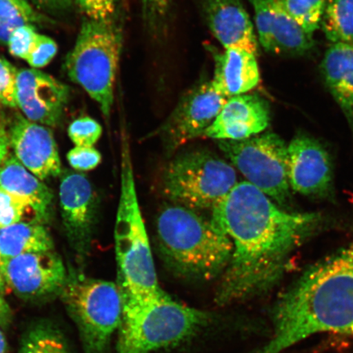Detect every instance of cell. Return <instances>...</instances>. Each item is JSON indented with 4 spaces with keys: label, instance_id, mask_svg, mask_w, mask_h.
<instances>
[{
    "label": "cell",
    "instance_id": "7a4b0ae2",
    "mask_svg": "<svg viewBox=\"0 0 353 353\" xmlns=\"http://www.w3.org/2000/svg\"><path fill=\"white\" fill-rule=\"evenodd\" d=\"M259 353H282L313 335L353 332V239L307 269L282 295Z\"/></svg>",
    "mask_w": 353,
    "mask_h": 353
},
{
    "label": "cell",
    "instance_id": "74e56055",
    "mask_svg": "<svg viewBox=\"0 0 353 353\" xmlns=\"http://www.w3.org/2000/svg\"><path fill=\"white\" fill-rule=\"evenodd\" d=\"M6 279H4V263L0 256V293H3L6 290Z\"/></svg>",
    "mask_w": 353,
    "mask_h": 353
},
{
    "label": "cell",
    "instance_id": "1f68e13d",
    "mask_svg": "<svg viewBox=\"0 0 353 353\" xmlns=\"http://www.w3.org/2000/svg\"><path fill=\"white\" fill-rule=\"evenodd\" d=\"M57 50L59 48L54 39L47 35L39 34L26 61L33 69L43 68L54 59Z\"/></svg>",
    "mask_w": 353,
    "mask_h": 353
},
{
    "label": "cell",
    "instance_id": "f35d334b",
    "mask_svg": "<svg viewBox=\"0 0 353 353\" xmlns=\"http://www.w3.org/2000/svg\"><path fill=\"white\" fill-rule=\"evenodd\" d=\"M7 351V342L6 339L1 329H0V353H6Z\"/></svg>",
    "mask_w": 353,
    "mask_h": 353
},
{
    "label": "cell",
    "instance_id": "f546056e",
    "mask_svg": "<svg viewBox=\"0 0 353 353\" xmlns=\"http://www.w3.org/2000/svg\"><path fill=\"white\" fill-rule=\"evenodd\" d=\"M17 70L10 61L0 57V103L17 108Z\"/></svg>",
    "mask_w": 353,
    "mask_h": 353
},
{
    "label": "cell",
    "instance_id": "f1b7e54d",
    "mask_svg": "<svg viewBox=\"0 0 353 353\" xmlns=\"http://www.w3.org/2000/svg\"><path fill=\"white\" fill-rule=\"evenodd\" d=\"M39 34L37 26L32 25L22 26L13 30L7 43L11 55L28 60Z\"/></svg>",
    "mask_w": 353,
    "mask_h": 353
},
{
    "label": "cell",
    "instance_id": "cb8c5ba5",
    "mask_svg": "<svg viewBox=\"0 0 353 353\" xmlns=\"http://www.w3.org/2000/svg\"><path fill=\"white\" fill-rule=\"evenodd\" d=\"M321 28L330 43H353V0H327Z\"/></svg>",
    "mask_w": 353,
    "mask_h": 353
},
{
    "label": "cell",
    "instance_id": "9a60e30c",
    "mask_svg": "<svg viewBox=\"0 0 353 353\" xmlns=\"http://www.w3.org/2000/svg\"><path fill=\"white\" fill-rule=\"evenodd\" d=\"M289 182L303 196L327 195L332 188V163L319 141L307 135L295 137L288 144Z\"/></svg>",
    "mask_w": 353,
    "mask_h": 353
},
{
    "label": "cell",
    "instance_id": "e575fe53",
    "mask_svg": "<svg viewBox=\"0 0 353 353\" xmlns=\"http://www.w3.org/2000/svg\"><path fill=\"white\" fill-rule=\"evenodd\" d=\"M30 2L38 8L51 12L65 10L72 4V0H30Z\"/></svg>",
    "mask_w": 353,
    "mask_h": 353
},
{
    "label": "cell",
    "instance_id": "d590c367",
    "mask_svg": "<svg viewBox=\"0 0 353 353\" xmlns=\"http://www.w3.org/2000/svg\"><path fill=\"white\" fill-rule=\"evenodd\" d=\"M12 317L11 309L3 299L2 294L0 293V327H8L11 324Z\"/></svg>",
    "mask_w": 353,
    "mask_h": 353
},
{
    "label": "cell",
    "instance_id": "4dcf8cb0",
    "mask_svg": "<svg viewBox=\"0 0 353 353\" xmlns=\"http://www.w3.org/2000/svg\"><path fill=\"white\" fill-rule=\"evenodd\" d=\"M87 19L101 21H114L119 0H72Z\"/></svg>",
    "mask_w": 353,
    "mask_h": 353
},
{
    "label": "cell",
    "instance_id": "6da1fadb",
    "mask_svg": "<svg viewBox=\"0 0 353 353\" xmlns=\"http://www.w3.org/2000/svg\"><path fill=\"white\" fill-rule=\"evenodd\" d=\"M321 215L290 213L246 181L212 210L210 222L232 243L216 303L228 305L265 292L280 279L289 256L314 231Z\"/></svg>",
    "mask_w": 353,
    "mask_h": 353
},
{
    "label": "cell",
    "instance_id": "8fae6325",
    "mask_svg": "<svg viewBox=\"0 0 353 353\" xmlns=\"http://www.w3.org/2000/svg\"><path fill=\"white\" fill-rule=\"evenodd\" d=\"M3 263L6 287L26 301L41 303L60 295L68 279L63 260L54 251L21 254Z\"/></svg>",
    "mask_w": 353,
    "mask_h": 353
},
{
    "label": "cell",
    "instance_id": "7c38bea8",
    "mask_svg": "<svg viewBox=\"0 0 353 353\" xmlns=\"http://www.w3.org/2000/svg\"><path fill=\"white\" fill-rule=\"evenodd\" d=\"M70 88L37 69H21L17 78V108L28 121L59 125L68 103Z\"/></svg>",
    "mask_w": 353,
    "mask_h": 353
},
{
    "label": "cell",
    "instance_id": "83f0119b",
    "mask_svg": "<svg viewBox=\"0 0 353 353\" xmlns=\"http://www.w3.org/2000/svg\"><path fill=\"white\" fill-rule=\"evenodd\" d=\"M103 134V128L90 117H81L70 123L68 134L76 147H94Z\"/></svg>",
    "mask_w": 353,
    "mask_h": 353
},
{
    "label": "cell",
    "instance_id": "ffe728a7",
    "mask_svg": "<svg viewBox=\"0 0 353 353\" xmlns=\"http://www.w3.org/2000/svg\"><path fill=\"white\" fill-rule=\"evenodd\" d=\"M0 188L28 201L41 223L50 219L54 194L12 154L0 163Z\"/></svg>",
    "mask_w": 353,
    "mask_h": 353
},
{
    "label": "cell",
    "instance_id": "484cf974",
    "mask_svg": "<svg viewBox=\"0 0 353 353\" xmlns=\"http://www.w3.org/2000/svg\"><path fill=\"white\" fill-rule=\"evenodd\" d=\"M281 6L303 30L313 35L321 28L327 0H280Z\"/></svg>",
    "mask_w": 353,
    "mask_h": 353
},
{
    "label": "cell",
    "instance_id": "d4e9b609",
    "mask_svg": "<svg viewBox=\"0 0 353 353\" xmlns=\"http://www.w3.org/2000/svg\"><path fill=\"white\" fill-rule=\"evenodd\" d=\"M46 19L29 0H0V43L7 46L11 33L20 26L41 24Z\"/></svg>",
    "mask_w": 353,
    "mask_h": 353
},
{
    "label": "cell",
    "instance_id": "5bb4252c",
    "mask_svg": "<svg viewBox=\"0 0 353 353\" xmlns=\"http://www.w3.org/2000/svg\"><path fill=\"white\" fill-rule=\"evenodd\" d=\"M255 13L259 41L276 55L299 56L314 46L307 34L285 10L280 0H250Z\"/></svg>",
    "mask_w": 353,
    "mask_h": 353
},
{
    "label": "cell",
    "instance_id": "8992f818",
    "mask_svg": "<svg viewBox=\"0 0 353 353\" xmlns=\"http://www.w3.org/2000/svg\"><path fill=\"white\" fill-rule=\"evenodd\" d=\"M122 34L114 21L83 20L76 43L65 57L66 73L109 117L114 101Z\"/></svg>",
    "mask_w": 353,
    "mask_h": 353
},
{
    "label": "cell",
    "instance_id": "603a6c76",
    "mask_svg": "<svg viewBox=\"0 0 353 353\" xmlns=\"http://www.w3.org/2000/svg\"><path fill=\"white\" fill-rule=\"evenodd\" d=\"M19 353H72L61 330L50 321L32 322L22 334Z\"/></svg>",
    "mask_w": 353,
    "mask_h": 353
},
{
    "label": "cell",
    "instance_id": "30bf717a",
    "mask_svg": "<svg viewBox=\"0 0 353 353\" xmlns=\"http://www.w3.org/2000/svg\"><path fill=\"white\" fill-rule=\"evenodd\" d=\"M228 99L216 90L211 81H201L188 91L160 130L168 150L174 152L190 141L204 137Z\"/></svg>",
    "mask_w": 353,
    "mask_h": 353
},
{
    "label": "cell",
    "instance_id": "2e32d148",
    "mask_svg": "<svg viewBox=\"0 0 353 353\" xmlns=\"http://www.w3.org/2000/svg\"><path fill=\"white\" fill-rule=\"evenodd\" d=\"M8 137L17 160L39 179L61 174L59 150L54 134L47 127L19 116Z\"/></svg>",
    "mask_w": 353,
    "mask_h": 353
},
{
    "label": "cell",
    "instance_id": "9c48e42d",
    "mask_svg": "<svg viewBox=\"0 0 353 353\" xmlns=\"http://www.w3.org/2000/svg\"><path fill=\"white\" fill-rule=\"evenodd\" d=\"M221 151L246 182L285 204L290 197L288 145L274 132L241 141H217Z\"/></svg>",
    "mask_w": 353,
    "mask_h": 353
},
{
    "label": "cell",
    "instance_id": "44dd1931",
    "mask_svg": "<svg viewBox=\"0 0 353 353\" xmlns=\"http://www.w3.org/2000/svg\"><path fill=\"white\" fill-rule=\"evenodd\" d=\"M321 72L353 132V43H330L321 63Z\"/></svg>",
    "mask_w": 353,
    "mask_h": 353
},
{
    "label": "cell",
    "instance_id": "7402d4cb",
    "mask_svg": "<svg viewBox=\"0 0 353 353\" xmlns=\"http://www.w3.org/2000/svg\"><path fill=\"white\" fill-rule=\"evenodd\" d=\"M37 219L0 229V256L3 262L25 254L54 250L50 233Z\"/></svg>",
    "mask_w": 353,
    "mask_h": 353
},
{
    "label": "cell",
    "instance_id": "8d00e7d4",
    "mask_svg": "<svg viewBox=\"0 0 353 353\" xmlns=\"http://www.w3.org/2000/svg\"><path fill=\"white\" fill-rule=\"evenodd\" d=\"M8 144H10V141H8V134H6L3 128L0 126V163L2 162L4 157L8 154Z\"/></svg>",
    "mask_w": 353,
    "mask_h": 353
},
{
    "label": "cell",
    "instance_id": "d6a6232c",
    "mask_svg": "<svg viewBox=\"0 0 353 353\" xmlns=\"http://www.w3.org/2000/svg\"><path fill=\"white\" fill-rule=\"evenodd\" d=\"M143 19L148 28L157 30L161 28L169 12L172 0H140Z\"/></svg>",
    "mask_w": 353,
    "mask_h": 353
},
{
    "label": "cell",
    "instance_id": "52a82bcc",
    "mask_svg": "<svg viewBox=\"0 0 353 353\" xmlns=\"http://www.w3.org/2000/svg\"><path fill=\"white\" fill-rule=\"evenodd\" d=\"M60 297L77 325L83 353H110L123 313L117 284L73 273L68 275Z\"/></svg>",
    "mask_w": 353,
    "mask_h": 353
},
{
    "label": "cell",
    "instance_id": "836d02e7",
    "mask_svg": "<svg viewBox=\"0 0 353 353\" xmlns=\"http://www.w3.org/2000/svg\"><path fill=\"white\" fill-rule=\"evenodd\" d=\"M68 161L74 170H94L101 161V154L94 147H74L68 154Z\"/></svg>",
    "mask_w": 353,
    "mask_h": 353
},
{
    "label": "cell",
    "instance_id": "4316f807",
    "mask_svg": "<svg viewBox=\"0 0 353 353\" xmlns=\"http://www.w3.org/2000/svg\"><path fill=\"white\" fill-rule=\"evenodd\" d=\"M29 211L33 212L29 203L24 199L17 197L0 188V229L21 222L26 213H28Z\"/></svg>",
    "mask_w": 353,
    "mask_h": 353
},
{
    "label": "cell",
    "instance_id": "ba28073f",
    "mask_svg": "<svg viewBox=\"0 0 353 353\" xmlns=\"http://www.w3.org/2000/svg\"><path fill=\"white\" fill-rule=\"evenodd\" d=\"M235 168L205 150L181 153L165 168L162 190L174 205L213 210L237 185Z\"/></svg>",
    "mask_w": 353,
    "mask_h": 353
},
{
    "label": "cell",
    "instance_id": "5b68a950",
    "mask_svg": "<svg viewBox=\"0 0 353 353\" xmlns=\"http://www.w3.org/2000/svg\"><path fill=\"white\" fill-rule=\"evenodd\" d=\"M121 180L120 201L114 228L117 285L121 296L139 299L161 296L165 293L159 285L127 143L123 145Z\"/></svg>",
    "mask_w": 353,
    "mask_h": 353
},
{
    "label": "cell",
    "instance_id": "ac0fdd59",
    "mask_svg": "<svg viewBox=\"0 0 353 353\" xmlns=\"http://www.w3.org/2000/svg\"><path fill=\"white\" fill-rule=\"evenodd\" d=\"M212 34L226 48H241L254 55L258 41L254 26L240 0H199Z\"/></svg>",
    "mask_w": 353,
    "mask_h": 353
},
{
    "label": "cell",
    "instance_id": "3957f363",
    "mask_svg": "<svg viewBox=\"0 0 353 353\" xmlns=\"http://www.w3.org/2000/svg\"><path fill=\"white\" fill-rule=\"evenodd\" d=\"M159 250L176 274L188 279L220 277L230 261L232 243L196 211L165 207L157 220Z\"/></svg>",
    "mask_w": 353,
    "mask_h": 353
},
{
    "label": "cell",
    "instance_id": "4fadbf2b",
    "mask_svg": "<svg viewBox=\"0 0 353 353\" xmlns=\"http://www.w3.org/2000/svg\"><path fill=\"white\" fill-rule=\"evenodd\" d=\"M60 176V207L66 237L72 249L83 254L90 248L95 223V192L83 174L63 171Z\"/></svg>",
    "mask_w": 353,
    "mask_h": 353
},
{
    "label": "cell",
    "instance_id": "e0dca14e",
    "mask_svg": "<svg viewBox=\"0 0 353 353\" xmlns=\"http://www.w3.org/2000/svg\"><path fill=\"white\" fill-rule=\"evenodd\" d=\"M270 122L266 101L255 94L228 99L204 137L217 141H241L261 134Z\"/></svg>",
    "mask_w": 353,
    "mask_h": 353
},
{
    "label": "cell",
    "instance_id": "d6986e66",
    "mask_svg": "<svg viewBox=\"0 0 353 353\" xmlns=\"http://www.w3.org/2000/svg\"><path fill=\"white\" fill-rule=\"evenodd\" d=\"M212 83L225 98L246 94L258 86L260 73L256 55L241 48L214 52Z\"/></svg>",
    "mask_w": 353,
    "mask_h": 353
},
{
    "label": "cell",
    "instance_id": "277c9868",
    "mask_svg": "<svg viewBox=\"0 0 353 353\" xmlns=\"http://www.w3.org/2000/svg\"><path fill=\"white\" fill-rule=\"evenodd\" d=\"M121 297L122 319L114 353H152L179 345L219 322L212 313L176 302L167 294Z\"/></svg>",
    "mask_w": 353,
    "mask_h": 353
}]
</instances>
